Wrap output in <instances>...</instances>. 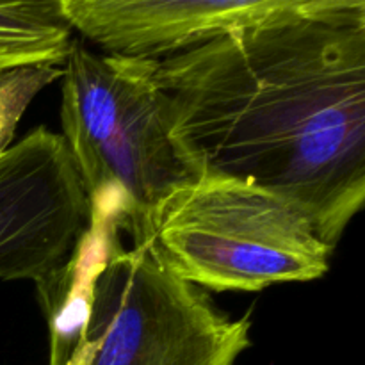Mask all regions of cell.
Returning <instances> with one entry per match:
<instances>
[{"mask_svg":"<svg viewBox=\"0 0 365 365\" xmlns=\"http://www.w3.org/2000/svg\"><path fill=\"white\" fill-rule=\"evenodd\" d=\"M153 78L195 180L280 196L337 246L365 200L364 0H312L157 59Z\"/></svg>","mask_w":365,"mask_h":365,"instance_id":"obj_1","label":"cell"},{"mask_svg":"<svg viewBox=\"0 0 365 365\" xmlns=\"http://www.w3.org/2000/svg\"><path fill=\"white\" fill-rule=\"evenodd\" d=\"M155 64L73 39L61 75V135L91 212L113 216L134 239L168 195L195 180L171 138Z\"/></svg>","mask_w":365,"mask_h":365,"instance_id":"obj_2","label":"cell"},{"mask_svg":"<svg viewBox=\"0 0 365 365\" xmlns=\"http://www.w3.org/2000/svg\"><path fill=\"white\" fill-rule=\"evenodd\" d=\"M134 242L180 280L216 292L317 280L335 250L287 200L223 178L175 189Z\"/></svg>","mask_w":365,"mask_h":365,"instance_id":"obj_3","label":"cell"},{"mask_svg":"<svg viewBox=\"0 0 365 365\" xmlns=\"http://www.w3.org/2000/svg\"><path fill=\"white\" fill-rule=\"evenodd\" d=\"M250 330V316L230 319L145 246L123 248L96 280L84 365H235Z\"/></svg>","mask_w":365,"mask_h":365,"instance_id":"obj_4","label":"cell"},{"mask_svg":"<svg viewBox=\"0 0 365 365\" xmlns=\"http://www.w3.org/2000/svg\"><path fill=\"white\" fill-rule=\"evenodd\" d=\"M89 221L63 135L38 127L0 157V280L48 278L68 262Z\"/></svg>","mask_w":365,"mask_h":365,"instance_id":"obj_5","label":"cell"},{"mask_svg":"<svg viewBox=\"0 0 365 365\" xmlns=\"http://www.w3.org/2000/svg\"><path fill=\"white\" fill-rule=\"evenodd\" d=\"M312 0H59L71 29L103 53L163 59L305 9Z\"/></svg>","mask_w":365,"mask_h":365,"instance_id":"obj_6","label":"cell"},{"mask_svg":"<svg viewBox=\"0 0 365 365\" xmlns=\"http://www.w3.org/2000/svg\"><path fill=\"white\" fill-rule=\"evenodd\" d=\"M120 228L113 216L91 212L88 230L68 262L36 284L39 307L48 324V365H66L86 342L96 280L109 260L123 250Z\"/></svg>","mask_w":365,"mask_h":365,"instance_id":"obj_7","label":"cell"},{"mask_svg":"<svg viewBox=\"0 0 365 365\" xmlns=\"http://www.w3.org/2000/svg\"><path fill=\"white\" fill-rule=\"evenodd\" d=\"M73 29L59 0L0 2V73L25 66H63Z\"/></svg>","mask_w":365,"mask_h":365,"instance_id":"obj_8","label":"cell"},{"mask_svg":"<svg viewBox=\"0 0 365 365\" xmlns=\"http://www.w3.org/2000/svg\"><path fill=\"white\" fill-rule=\"evenodd\" d=\"M63 75V66H25L0 73V157L7 152L18 123L32 100Z\"/></svg>","mask_w":365,"mask_h":365,"instance_id":"obj_9","label":"cell"},{"mask_svg":"<svg viewBox=\"0 0 365 365\" xmlns=\"http://www.w3.org/2000/svg\"><path fill=\"white\" fill-rule=\"evenodd\" d=\"M91 351H93V344H91V342L86 341L84 344H82L81 348H78L77 351L73 353V356H71L70 362H68L66 365H84L86 362H88Z\"/></svg>","mask_w":365,"mask_h":365,"instance_id":"obj_10","label":"cell"}]
</instances>
